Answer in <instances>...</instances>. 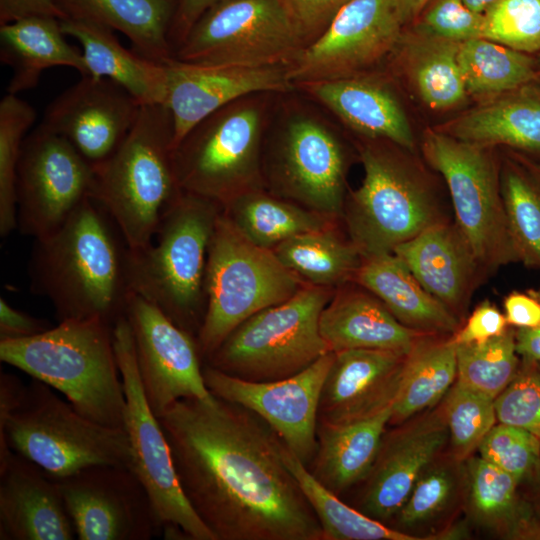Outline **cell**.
I'll list each match as a JSON object with an SVG mask.
<instances>
[{"label": "cell", "instance_id": "6da1fadb", "mask_svg": "<svg viewBox=\"0 0 540 540\" xmlns=\"http://www.w3.org/2000/svg\"><path fill=\"white\" fill-rule=\"evenodd\" d=\"M158 420L183 493L216 540H324L283 441L257 414L214 396L180 399Z\"/></svg>", "mask_w": 540, "mask_h": 540}, {"label": "cell", "instance_id": "7a4b0ae2", "mask_svg": "<svg viewBox=\"0 0 540 540\" xmlns=\"http://www.w3.org/2000/svg\"><path fill=\"white\" fill-rule=\"evenodd\" d=\"M128 255L111 216L87 198L56 231L35 239L30 289L50 301L59 322L96 319L114 326L132 295Z\"/></svg>", "mask_w": 540, "mask_h": 540}, {"label": "cell", "instance_id": "3957f363", "mask_svg": "<svg viewBox=\"0 0 540 540\" xmlns=\"http://www.w3.org/2000/svg\"><path fill=\"white\" fill-rule=\"evenodd\" d=\"M0 360L61 392L86 418L124 428L113 326L96 319L60 321L36 336L0 341Z\"/></svg>", "mask_w": 540, "mask_h": 540}, {"label": "cell", "instance_id": "277c9868", "mask_svg": "<svg viewBox=\"0 0 540 540\" xmlns=\"http://www.w3.org/2000/svg\"><path fill=\"white\" fill-rule=\"evenodd\" d=\"M173 141L169 108L142 105L120 146L94 166L92 198L111 216L130 250L152 242L183 191L176 176Z\"/></svg>", "mask_w": 540, "mask_h": 540}, {"label": "cell", "instance_id": "5b68a950", "mask_svg": "<svg viewBox=\"0 0 540 540\" xmlns=\"http://www.w3.org/2000/svg\"><path fill=\"white\" fill-rule=\"evenodd\" d=\"M221 212L216 201L183 190L152 242L139 250L129 249L132 293L195 337L206 310L208 248Z\"/></svg>", "mask_w": 540, "mask_h": 540}, {"label": "cell", "instance_id": "8992f818", "mask_svg": "<svg viewBox=\"0 0 540 540\" xmlns=\"http://www.w3.org/2000/svg\"><path fill=\"white\" fill-rule=\"evenodd\" d=\"M10 450L52 479L97 465L132 468L125 428L86 418L33 378L14 409L0 417V454Z\"/></svg>", "mask_w": 540, "mask_h": 540}, {"label": "cell", "instance_id": "52a82bcc", "mask_svg": "<svg viewBox=\"0 0 540 540\" xmlns=\"http://www.w3.org/2000/svg\"><path fill=\"white\" fill-rule=\"evenodd\" d=\"M237 99L193 127L174 150L180 187L219 203L265 188L263 140L269 116L267 95Z\"/></svg>", "mask_w": 540, "mask_h": 540}, {"label": "cell", "instance_id": "ba28073f", "mask_svg": "<svg viewBox=\"0 0 540 540\" xmlns=\"http://www.w3.org/2000/svg\"><path fill=\"white\" fill-rule=\"evenodd\" d=\"M385 142L367 139L358 146L364 177L347 194L341 217L363 257L392 252L446 221L423 176Z\"/></svg>", "mask_w": 540, "mask_h": 540}, {"label": "cell", "instance_id": "9c48e42d", "mask_svg": "<svg viewBox=\"0 0 540 540\" xmlns=\"http://www.w3.org/2000/svg\"><path fill=\"white\" fill-rule=\"evenodd\" d=\"M304 285L271 249L243 236L222 210L208 248L206 310L196 337L203 361L242 322L288 300Z\"/></svg>", "mask_w": 540, "mask_h": 540}, {"label": "cell", "instance_id": "30bf717a", "mask_svg": "<svg viewBox=\"0 0 540 540\" xmlns=\"http://www.w3.org/2000/svg\"><path fill=\"white\" fill-rule=\"evenodd\" d=\"M335 288L306 284L288 300L237 326L204 362L241 379L265 382L293 376L331 352L319 320Z\"/></svg>", "mask_w": 540, "mask_h": 540}, {"label": "cell", "instance_id": "8fae6325", "mask_svg": "<svg viewBox=\"0 0 540 540\" xmlns=\"http://www.w3.org/2000/svg\"><path fill=\"white\" fill-rule=\"evenodd\" d=\"M263 147V177L272 194L341 219L347 196V149L325 118L290 107Z\"/></svg>", "mask_w": 540, "mask_h": 540}, {"label": "cell", "instance_id": "7c38bea8", "mask_svg": "<svg viewBox=\"0 0 540 540\" xmlns=\"http://www.w3.org/2000/svg\"><path fill=\"white\" fill-rule=\"evenodd\" d=\"M491 148L441 130H427L422 141L426 161L448 186L455 224L483 270L519 261L501 193V169Z\"/></svg>", "mask_w": 540, "mask_h": 540}, {"label": "cell", "instance_id": "4fadbf2b", "mask_svg": "<svg viewBox=\"0 0 540 540\" xmlns=\"http://www.w3.org/2000/svg\"><path fill=\"white\" fill-rule=\"evenodd\" d=\"M306 45L281 0H222L191 27L174 57L203 65L288 66Z\"/></svg>", "mask_w": 540, "mask_h": 540}, {"label": "cell", "instance_id": "5bb4252c", "mask_svg": "<svg viewBox=\"0 0 540 540\" xmlns=\"http://www.w3.org/2000/svg\"><path fill=\"white\" fill-rule=\"evenodd\" d=\"M113 345L125 394L124 428L132 469L146 489L159 522L182 530L187 539L216 540L185 497L169 443L151 410L139 377L135 344L126 316L113 326Z\"/></svg>", "mask_w": 540, "mask_h": 540}, {"label": "cell", "instance_id": "9a60e30c", "mask_svg": "<svg viewBox=\"0 0 540 540\" xmlns=\"http://www.w3.org/2000/svg\"><path fill=\"white\" fill-rule=\"evenodd\" d=\"M95 169L65 138L41 124L23 141L17 169V230L45 237L92 198Z\"/></svg>", "mask_w": 540, "mask_h": 540}, {"label": "cell", "instance_id": "2e32d148", "mask_svg": "<svg viewBox=\"0 0 540 540\" xmlns=\"http://www.w3.org/2000/svg\"><path fill=\"white\" fill-rule=\"evenodd\" d=\"M53 480L79 540H150L162 533L152 501L130 467L97 465Z\"/></svg>", "mask_w": 540, "mask_h": 540}, {"label": "cell", "instance_id": "e0dca14e", "mask_svg": "<svg viewBox=\"0 0 540 540\" xmlns=\"http://www.w3.org/2000/svg\"><path fill=\"white\" fill-rule=\"evenodd\" d=\"M404 26L393 0H352L288 65L296 86L367 72L394 52Z\"/></svg>", "mask_w": 540, "mask_h": 540}, {"label": "cell", "instance_id": "ac0fdd59", "mask_svg": "<svg viewBox=\"0 0 540 540\" xmlns=\"http://www.w3.org/2000/svg\"><path fill=\"white\" fill-rule=\"evenodd\" d=\"M333 357L328 352L299 373L274 381L241 379L207 364L203 377L214 396L257 414L308 466L317 449L319 403Z\"/></svg>", "mask_w": 540, "mask_h": 540}, {"label": "cell", "instance_id": "d6986e66", "mask_svg": "<svg viewBox=\"0 0 540 540\" xmlns=\"http://www.w3.org/2000/svg\"><path fill=\"white\" fill-rule=\"evenodd\" d=\"M126 318L142 388L157 418L180 399L214 397L204 381V364L195 336L135 293L129 298Z\"/></svg>", "mask_w": 540, "mask_h": 540}, {"label": "cell", "instance_id": "ffe728a7", "mask_svg": "<svg viewBox=\"0 0 540 540\" xmlns=\"http://www.w3.org/2000/svg\"><path fill=\"white\" fill-rule=\"evenodd\" d=\"M448 441L442 401L386 429L374 464L362 482L358 510L385 524L392 521L422 471L447 448Z\"/></svg>", "mask_w": 540, "mask_h": 540}, {"label": "cell", "instance_id": "44dd1931", "mask_svg": "<svg viewBox=\"0 0 540 540\" xmlns=\"http://www.w3.org/2000/svg\"><path fill=\"white\" fill-rule=\"evenodd\" d=\"M141 106L113 81L86 75L48 105L40 124L96 166L120 146Z\"/></svg>", "mask_w": 540, "mask_h": 540}, {"label": "cell", "instance_id": "7402d4cb", "mask_svg": "<svg viewBox=\"0 0 540 540\" xmlns=\"http://www.w3.org/2000/svg\"><path fill=\"white\" fill-rule=\"evenodd\" d=\"M167 97L174 127V150L207 116L242 97L287 93L295 89L288 66L238 67L203 65L175 57L164 61Z\"/></svg>", "mask_w": 540, "mask_h": 540}, {"label": "cell", "instance_id": "603a6c76", "mask_svg": "<svg viewBox=\"0 0 540 540\" xmlns=\"http://www.w3.org/2000/svg\"><path fill=\"white\" fill-rule=\"evenodd\" d=\"M408 354L379 349L334 352L318 411V422L356 421L391 406Z\"/></svg>", "mask_w": 540, "mask_h": 540}, {"label": "cell", "instance_id": "cb8c5ba5", "mask_svg": "<svg viewBox=\"0 0 540 540\" xmlns=\"http://www.w3.org/2000/svg\"><path fill=\"white\" fill-rule=\"evenodd\" d=\"M76 537L56 482L12 450L0 456V539Z\"/></svg>", "mask_w": 540, "mask_h": 540}, {"label": "cell", "instance_id": "d4e9b609", "mask_svg": "<svg viewBox=\"0 0 540 540\" xmlns=\"http://www.w3.org/2000/svg\"><path fill=\"white\" fill-rule=\"evenodd\" d=\"M336 115L348 128L371 140H384L408 151L414 135L399 99L378 77L365 73L297 85Z\"/></svg>", "mask_w": 540, "mask_h": 540}, {"label": "cell", "instance_id": "484cf974", "mask_svg": "<svg viewBox=\"0 0 540 540\" xmlns=\"http://www.w3.org/2000/svg\"><path fill=\"white\" fill-rule=\"evenodd\" d=\"M392 252L424 289L461 322L481 268L457 225L439 222Z\"/></svg>", "mask_w": 540, "mask_h": 540}, {"label": "cell", "instance_id": "4316f807", "mask_svg": "<svg viewBox=\"0 0 540 540\" xmlns=\"http://www.w3.org/2000/svg\"><path fill=\"white\" fill-rule=\"evenodd\" d=\"M331 352L379 349L409 354L427 336L403 325L371 292L350 281L335 288L319 320Z\"/></svg>", "mask_w": 540, "mask_h": 540}, {"label": "cell", "instance_id": "83f0119b", "mask_svg": "<svg viewBox=\"0 0 540 540\" xmlns=\"http://www.w3.org/2000/svg\"><path fill=\"white\" fill-rule=\"evenodd\" d=\"M464 512L471 524L508 540H540V514L519 483L478 455L465 460Z\"/></svg>", "mask_w": 540, "mask_h": 540}, {"label": "cell", "instance_id": "f1b7e54d", "mask_svg": "<svg viewBox=\"0 0 540 540\" xmlns=\"http://www.w3.org/2000/svg\"><path fill=\"white\" fill-rule=\"evenodd\" d=\"M60 26L66 36L80 44L88 75L113 81L141 105H165L167 71L164 62L126 49L113 30L101 24L64 18Z\"/></svg>", "mask_w": 540, "mask_h": 540}, {"label": "cell", "instance_id": "f546056e", "mask_svg": "<svg viewBox=\"0 0 540 540\" xmlns=\"http://www.w3.org/2000/svg\"><path fill=\"white\" fill-rule=\"evenodd\" d=\"M352 281L375 295L408 328L428 335L452 336L461 326L393 252L363 257Z\"/></svg>", "mask_w": 540, "mask_h": 540}, {"label": "cell", "instance_id": "4dcf8cb0", "mask_svg": "<svg viewBox=\"0 0 540 540\" xmlns=\"http://www.w3.org/2000/svg\"><path fill=\"white\" fill-rule=\"evenodd\" d=\"M441 131L474 144L540 153V78L484 101Z\"/></svg>", "mask_w": 540, "mask_h": 540}, {"label": "cell", "instance_id": "1f68e13d", "mask_svg": "<svg viewBox=\"0 0 540 540\" xmlns=\"http://www.w3.org/2000/svg\"><path fill=\"white\" fill-rule=\"evenodd\" d=\"M466 492L465 461L447 446L422 471L392 527L418 540H450V528L464 511Z\"/></svg>", "mask_w": 540, "mask_h": 540}, {"label": "cell", "instance_id": "d6a6232c", "mask_svg": "<svg viewBox=\"0 0 540 540\" xmlns=\"http://www.w3.org/2000/svg\"><path fill=\"white\" fill-rule=\"evenodd\" d=\"M393 404L377 414L346 423L318 422L311 474L336 495L362 483L378 454Z\"/></svg>", "mask_w": 540, "mask_h": 540}, {"label": "cell", "instance_id": "836d02e7", "mask_svg": "<svg viewBox=\"0 0 540 540\" xmlns=\"http://www.w3.org/2000/svg\"><path fill=\"white\" fill-rule=\"evenodd\" d=\"M60 20L51 16H32L0 25V59L12 70L7 93L37 86L43 71L65 66L88 75L82 55L65 40Z\"/></svg>", "mask_w": 540, "mask_h": 540}, {"label": "cell", "instance_id": "e575fe53", "mask_svg": "<svg viewBox=\"0 0 540 540\" xmlns=\"http://www.w3.org/2000/svg\"><path fill=\"white\" fill-rule=\"evenodd\" d=\"M64 18L123 33L137 53L164 62L174 57L170 28L176 0H56ZM63 18V19H64Z\"/></svg>", "mask_w": 540, "mask_h": 540}, {"label": "cell", "instance_id": "d590c367", "mask_svg": "<svg viewBox=\"0 0 540 540\" xmlns=\"http://www.w3.org/2000/svg\"><path fill=\"white\" fill-rule=\"evenodd\" d=\"M459 45L412 27L403 30L394 50L406 78L431 109L449 110L468 97L457 60Z\"/></svg>", "mask_w": 540, "mask_h": 540}, {"label": "cell", "instance_id": "8d00e7d4", "mask_svg": "<svg viewBox=\"0 0 540 540\" xmlns=\"http://www.w3.org/2000/svg\"><path fill=\"white\" fill-rule=\"evenodd\" d=\"M223 214L249 241L266 249L306 232L337 223V219L314 212L266 191L243 193L222 207Z\"/></svg>", "mask_w": 540, "mask_h": 540}, {"label": "cell", "instance_id": "74e56055", "mask_svg": "<svg viewBox=\"0 0 540 540\" xmlns=\"http://www.w3.org/2000/svg\"><path fill=\"white\" fill-rule=\"evenodd\" d=\"M457 380L456 345L450 336H427L407 355L389 425L439 404Z\"/></svg>", "mask_w": 540, "mask_h": 540}, {"label": "cell", "instance_id": "f35d334b", "mask_svg": "<svg viewBox=\"0 0 540 540\" xmlns=\"http://www.w3.org/2000/svg\"><path fill=\"white\" fill-rule=\"evenodd\" d=\"M278 260L306 284L336 288L352 281L362 254L337 223L293 236L272 249Z\"/></svg>", "mask_w": 540, "mask_h": 540}, {"label": "cell", "instance_id": "ab89813d", "mask_svg": "<svg viewBox=\"0 0 540 540\" xmlns=\"http://www.w3.org/2000/svg\"><path fill=\"white\" fill-rule=\"evenodd\" d=\"M458 65L468 96L491 99L540 78L536 57L486 38L461 42Z\"/></svg>", "mask_w": 540, "mask_h": 540}, {"label": "cell", "instance_id": "60d3db41", "mask_svg": "<svg viewBox=\"0 0 540 540\" xmlns=\"http://www.w3.org/2000/svg\"><path fill=\"white\" fill-rule=\"evenodd\" d=\"M282 457L317 516L324 540H418L345 504L284 443Z\"/></svg>", "mask_w": 540, "mask_h": 540}, {"label": "cell", "instance_id": "b9f144b4", "mask_svg": "<svg viewBox=\"0 0 540 540\" xmlns=\"http://www.w3.org/2000/svg\"><path fill=\"white\" fill-rule=\"evenodd\" d=\"M501 193L518 260L540 271V179L526 162L507 161Z\"/></svg>", "mask_w": 540, "mask_h": 540}, {"label": "cell", "instance_id": "7bdbcfd3", "mask_svg": "<svg viewBox=\"0 0 540 540\" xmlns=\"http://www.w3.org/2000/svg\"><path fill=\"white\" fill-rule=\"evenodd\" d=\"M459 383L496 398L516 375L521 358L515 328L483 344L456 345Z\"/></svg>", "mask_w": 540, "mask_h": 540}, {"label": "cell", "instance_id": "ee69618b", "mask_svg": "<svg viewBox=\"0 0 540 540\" xmlns=\"http://www.w3.org/2000/svg\"><path fill=\"white\" fill-rule=\"evenodd\" d=\"M36 119L34 108L18 95L0 101V235L17 230V169L26 132Z\"/></svg>", "mask_w": 540, "mask_h": 540}, {"label": "cell", "instance_id": "f6af8a7d", "mask_svg": "<svg viewBox=\"0 0 540 540\" xmlns=\"http://www.w3.org/2000/svg\"><path fill=\"white\" fill-rule=\"evenodd\" d=\"M442 404L449 432L448 449L465 461L477 452L497 423L494 398L456 381Z\"/></svg>", "mask_w": 540, "mask_h": 540}, {"label": "cell", "instance_id": "bcb514c9", "mask_svg": "<svg viewBox=\"0 0 540 540\" xmlns=\"http://www.w3.org/2000/svg\"><path fill=\"white\" fill-rule=\"evenodd\" d=\"M477 452L480 458L511 475L520 487L535 477L540 466V439L508 424L497 422Z\"/></svg>", "mask_w": 540, "mask_h": 540}, {"label": "cell", "instance_id": "7dc6e473", "mask_svg": "<svg viewBox=\"0 0 540 540\" xmlns=\"http://www.w3.org/2000/svg\"><path fill=\"white\" fill-rule=\"evenodd\" d=\"M483 14V38L527 54L540 52V0H497Z\"/></svg>", "mask_w": 540, "mask_h": 540}, {"label": "cell", "instance_id": "c3c4849f", "mask_svg": "<svg viewBox=\"0 0 540 540\" xmlns=\"http://www.w3.org/2000/svg\"><path fill=\"white\" fill-rule=\"evenodd\" d=\"M497 422L522 428L540 439V369L521 358L509 385L494 399Z\"/></svg>", "mask_w": 540, "mask_h": 540}, {"label": "cell", "instance_id": "681fc988", "mask_svg": "<svg viewBox=\"0 0 540 540\" xmlns=\"http://www.w3.org/2000/svg\"><path fill=\"white\" fill-rule=\"evenodd\" d=\"M413 28L455 42L483 38L484 14L470 9L463 0H430Z\"/></svg>", "mask_w": 540, "mask_h": 540}, {"label": "cell", "instance_id": "f907efd6", "mask_svg": "<svg viewBox=\"0 0 540 540\" xmlns=\"http://www.w3.org/2000/svg\"><path fill=\"white\" fill-rule=\"evenodd\" d=\"M350 1L352 0H281L307 45L324 32L337 13Z\"/></svg>", "mask_w": 540, "mask_h": 540}, {"label": "cell", "instance_id": "816d5d0a", "mask_svg": "<svg viewBox=\"0 0 540 540\" xmlns=\"http://www.w3.org/2000/svg\"><path fill=\"white\" fill-rule=\"evenodd\" d=\"M509 327L505 315L493 303L484 300L450 336V340L455 345L483 344L503 334Z\"/></svg>", "mask_w": 540, "mask_h": 540}, {"label": "cell", "instance_id": "f5cc1de1", "mask_svg": "<svg viewBox=\"0 0 540 540\" xmlns=\"http://www.w3.org/2000/svg\"><path fill=\"white\" fill-rule=\"evenodd\" d=\"M50 328L48 321L16 309L0 298V341L30 338Z\"/></svg>", "mask_w": 540, "mask_h": 540}, {"label": "cell", "instance_id": "db71d44e", "mask_svg": "<svg viewBox=\"0 0 540 540\" xmlns=\"http://www.w3.org/2000/svg\"><path fill=\"white\" fill-rule=\"evenodd\" d=\"M504 315L513 328L540 326V294L512 292L504 299Z\"/></svg>", "mask_w": 540, "mask_h": 540}, {"label": "cell", "instance_id": "11a10c76", "mask_svg": "<svg viewBox=\"0 0 540 540\" xmlns=\"http://www.w3.org/2000/svg\"><path fill=\"white\" fill-rule=\"evenodd\" d=\"M220 1L177 0L169 35L174 53L197 20Z\"/></svg>", "mask_w": 540, "mask_h": 540}, {"label": "cell", "instance_id": "9f6ffc18", "mask_svg": "<svg viewBox=\"0 0 540 540\" xmlns=\"http://www.w3.org/2000/svg\"><path fill=\"white\" fill-rule=\"evenodd\" d=\"M32 16H65L56 0H0V25Z\"/></svg>", "mask_w": 540, "mask_h": 540}, {"label": "cell", "instance_id": "6f0895ef", "mask_svg": "<svg viewBox=\"0 0 540 540\" xmlns=\"http://www.w3.org/2000/svg\"><path fill=\"white\" fill-rule=\"evenodd\" d=\"M516 351L520 358L540 360V326L515 328Z\"/></svg>", "mask_w": 540, "mask_h": 540}, {"label": "cell", "instance_id": "680465c9", "mask_svg": "<svg viewBox=\"0 0 540 540\" xmlns=\"http://www.w3.org/2000/svg\"><path fill=\"white\" fill-rule=\"evenodd\" d=\"M430 0H393L397 15L405 27L411 25Z\"/></svg>", "mask_w": 540, "mask_h": 540}, {"label": "cell", "instance_id": "91938a15", "mask_svg": "<svg viewBox=\"0 0 540 540\" xmlns=\"http://www.w3.org/2000/svg\"><path fill=\"white\" fill-rule=\"evenodd\" d=\"M520 488L540 514V466L535 477Z\"/></svg>", "mask_w": 540, "mask_h": 540}, {"label": "cell", "instance_id": "94428289", "mask_svg": "<svg viewBox=\"0 0 540 540\" xmlns=\"http://www.w3.org/2000/svg\"><path fill=\"white\" fill-rule=\"evenodd\" d=\"M464 3L473 11L484 13V11L497 0H463Z\"/></svg>", "mask_w": 540, "mask_h": 540}, {"label": "cell", "instance_id": "6125c7cd", "mask_svg": "<svg viewBox=\"0 0 540 540\" xmlns=\"http://www.w3.org/2000/svg\"><path fill=\"white\" fill-rule=\"evenodd\" d=\"M526 163L531 168V170L537 175V177L540 179V164L528 163V162Z\"/></svg>", "mask_w": 540, "mask_h": 540}, {"label": "cell", "instance_id": "be15d7a7", "mask_svg": "<svg viewBox=\"0 0 540 540\" xmlns=\"http://www.w3.org/2000/svg\"><path fill=\"white\" fill-rule=\"evenodd\" d=\"M536 58H537V60H538V62H539V64H540V52L537 54V57H536Z\"/></svg>", "mask_w": 540, "mask_h": 540}, {"label": "cell", "instance_id": "e7e4bbea", "mask_svg": "<svg viewBox=\"0 0 540 540\" xmlns=\"http://www.w3.org/2000/svg\"><path fill=\"white\" fill-rule=\"evenodd\" d=\"M539 369H540V360L538 361Z\"/></svg>", "mask_w": 540, "mask_h": 540}]
</instances>
